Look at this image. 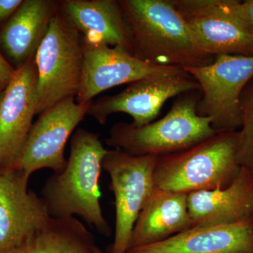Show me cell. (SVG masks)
I'll return each instance as SVG.
<instances>
[{
	"instance_id": "obj_1",
	"label": "cell",
	"mask_w": 253,
	"mask_h": 253,
	"mask_svg": "<svg viewBox=\"0 0 253 253\" xmlns=\"http://www.w3.org/2000/svg\"><path fill=\"white\" fill-rule=\"evenodd\" d=\"M107 152L98 134L83 128L76 131L66 168L50 176L42 188L41 197L50 217L79 216L101 235L111 236L100 204L99 185Z\"/></svg>"
},
{
	"instance_id": "obj_2",
	"label": "cell",
	"mask_w": 253,
	"mask_h": 253,
	"mask_svg": "<svg viewBox=\"0 0 253 253\" xmlns=\"http://www.w3.org/2000/svg\"><path fill=\"white\" fill-rule=\"evenodd\" d=\"M133 36L132 55L158 66H205L214 57L198 48L172 0H118Z\"/></svg>"
},
{
	"instance_id": "obj_3",
	"label": "cell",
	"mask_w": 253,
	"mask_h": 253,
	"mask_svg": "<svg viewBox=\"0 0 253 253\" xmlns=\"http://www.w3.org/2000/svg\"><path fill=\"white\" fill-rule=\"evenodd\" d=\"M200 96L199 90L179 95L164 117L146 126L116 123L106 144L131 156L161 157L199 144L218 133L211 126V118L198 115Z\"/></svg>"
},
{
	"instance_id": "obj_4",
	"label": "cell",
	"mask_w": 253,
	"mask_h": 253,
	"mask_svg": "<svg viewBox=\"0 0 253 253\" xmlns=\"http://www.w3.org/2000/svg\"><path fill=\"white\" fill-rule=\"evenodd\" d=\"M238 139L239 131L218 132L185 151L158 157L155 186L186 194L227 187L241 169Z\"/></svg>"
},
{
	"instance_id": "obj_5",
	"label": "cell",
	"mask_w": 253,
	"mask_h": 253,
	"mask_svg": "<svg viewBox=\"0 0 253 253\" xmlns=\"http://www.w3.org/2000/svg\"><path fill=\"white\" fill-rule=\"evenodd\" d=\"M38 84L37 115L68 98H76L83 72L80 33L60 10L35 55Z\"/></svg>"
},
{
	"instance_id": "obj_6",
	"label": "cell",
	"mask_w": 253,
	"mask_h": 253,
	"mask_svg": "<svg viewBox=\"0 0 253 253\" xmlns=\"http://www.w3.org/2000/svg\"><path fill=\"white\" fill-rule=\"evenodd\" d=\"M183 69L200 86L198 115L211 118L217 132L239 131L241 96L253 78V56L219 55L210 64Z\"/></svg>"
},
{
	"instance_id": "obj_7",
	"label": "cell",
	"mask_w": 253,
	"mask_h": 253,
	"mask_svg": "<svg viewBox=\"0 0 253 253\" xmlns=\"http://www.w3.org/2000/svg\"><path fill=\"white\" fill-rule=\"evenodd\" d=\"M158 157L131 156L118 149L108 150L102 168L109 174L115 196L116 225L109 253H126L133 228L155 187Z\"/></svg>"
},
{
	"instance_id": "obj_8",
	"label": "cell",
	"mask_w": 253,
	"mask_h": 253,
	"mask_svg": "<svg viewBox=\"0 0 253 253\" xmlns=\"http://www.w3.org/2000/svg\"><path fill=\"white\" fill-rule=\"evenodd\" d=\"M91 103L79 104L76 98H68L42 113L32 126L22 151L11 168L28 176L42 169H50L54 173L62 172L67 164L65 146L87 115Z\"/></svg>"
},
{
	"instance_id": "obj_9",
	"label": "cell",
	"mask_w": 253,
	"mask_h": 253,
	"mask_svg": "<svg viewBox=\"0 0 253 253\" xmlns=\"http://www.w3.org/2000/svg\"><path fill=\"white\" fill-rule=\"evenodd\" d=\"M198 90L199 83L186 72L151 76L130 83L117 94L92 101L87 114L105 125L111 115L124 113L132 118L133 126H144L155 121L168 100Z\"/></svg>"
},
{
	"instance_id": "obj_10",
	"label": "cell",
	"mask_w": 253,
	"mask_h": 253,
	"mask_svg": "<svg viewBox=\"0 0 253 253\" xmlns=\"http://www.w3.org/2000/svg\"><path fill=\"white\" fill-rule=\"evenodd\" d=\"M83 66L76 102L87 104L111 88L130 84L145 78L186 72L176 66L144 62L122 50L82 38Z\"/></svg>"
},
{
	"instance_id": "obj_11",
	"label": "cell",
	"mask_w": 253,
	"mask_h": 253,
	"mask_svg": "<svg viewBox=\"0 0 253 253\" xmlns=\"http://www.w3.org/2000/svg\"><path fill=\"white\" fill-rule=\"evenodd\" d=\"M203 53L253 56V37L226 11L222 0H172Z\"/></svg>"
},
{
	"instance_id": "obj_12",
	"label": "cell",
	"mask_w": 253,
	"mask_h": 253,
	"mask_svg": "<svg viewBox=\"0 0 253 253\" xmlns=\"http://www.w3.org/2000/svg\"><path fill=\"white\" fill-rule=\"evenodd\" d=\"M30 176L0 171V252L23 248L50 216L42 198L28 189Z\"/></svg>"
},
{
	"instance_id": "obj_13",
	"label": "cell",
	"mask_w": 253,
	"mask_h": 253,
	"mask_svg": "<svg viewBox=\"0 0 253 253\" xmlns=\"http://www.w3.org/2000/svg\"><path fill=\"white\" fill-rule=\"evenodd\" d=\"M37 84L34 56L16 68L0 103V171L12 168L27 140L37 115Z\"/></svg>"
},
{
	"instance_id": "obj_14",
	"label": "cell",
	"mask_w": 253,
	"mask_h": 253,
	"mask_svg": "<svg viewBox=\"0 0 253 253\" xmlns=\"http://www.w3.org/2000/svg\"><path fill=\"white\" fill-rule=\"evenodd\" d=\"M60 10L82 38L132 55V32L118 0H63Z\"/></svg>"
},
{
	"instance_id": "obj_15",
	"label": "cell",
	"mask_w": 253,
	"mask_h": 253,
	"mask_svg": "<svg viewBox=\"0 0 253 253\" xmlns=\"http://www.w3.org/2000/svg\"><path fill=\"white\" fill-rule=\"evenodd\" d=\"M187 205L193 228L226 225L253 219V174L241 167L230 185L191 193Z\"/></svg>"
},
{
	"instance_id": "obj_16",
	"label": "cell",
	"mask_w": 253,
	"mask_h": 253,
	"mask_svg": "<svg viewBox=\"0 0 253 253\" xmlns=\"http://www.w3.org/2000/svg\"><path fill=\"white\" fill-rule=\"evenodd\" d=\"M126 253H253V218L236 224L194 227Z\"/></svg>"
},
{
	"instance_id": "obj_17",
	"label": "cell",
	"mask_w": 253,
	"mask_h": 253,
	"mask_svg": "<svg viewBox=\"0 0 253 253\" xmlns=\"http://www.w3.org/2000/svg\"><path fill=\"white\" fill-rule=\"evenodd\" d=\"M187 196L155 186L133 228L129 249L156 244L192 229Z\"/></svg>"
},
{
	"instance_id": "obj_18",
	"label": "cell",
	"mask_w": 253,
	"mask_h": 253,
	"mask_svg": "<svg viewBox=\"0 0 253 253\" xmlns=\"http://www.w3.org/2000/svg\"><path fill=\"white\" fill-rule=\"evenodd\" d=\"M60 1L24 0L0 32V44L16 68L34 57Z\"/></svg>"
},
{
	"instance_id": "obj_19",
	"label": "cell",
	"mask_w": 253,
	"mask_h": 253,
	"mask_svg": "<svg viewBox=\"0 0 253 253\" xmlns=\"http://www.w3.org/2000/svg\"><path fill=\"white\" fill-rule=\"evenodd\" d=\"M23 248L25 253H104L76 217H50Z\"/></svg>"
},
{
	"instance_id": "obj_20",
	"label": "cell",
	"mask_w": 253,
	"mask_h": 253,
	"mask_svg": "<svg viewBox=\"0 0 253 253\" xmlns=\"http://www.w3.org/2000/svg\"><path fill=\"white\" fill-rule=\"evenodd\" d=\"M242 126L239 131L237 159L241 167L253 176V78L241 96Z\"/></svg>"
},
{
	"instance_id": "obj_21",
	"label": "cell",
	"mask_w": 253,
	"mask_h": 253,
	"mask_svg": "<svg viewBox=\"0 0 253 253\" xmlns=\"http://www.w3.org/2000/svg\"><path fill=\"white\" fill-rule=\"evenodd\" d=\"M228 12L237 18L253 37V0H222Z\"/></svg>"
},
{
	"instance_id": "obj_22",
	"label": "cell",
	"mask_w": 253,
	"mask_h": 253,
	"mask_svg": "<svg viewBox=\"0 0 253 253\" xmlns=\"http://www.w3.org/2000/svg\"><path fill=\"white\" fill-rule=\"evenodd\" d=\"M16 68L13 67L0 53V90L4 91L14 77Z\"/></svg>"
},
{
	"instance_id": "obj_23",
	"label": "cell",
	"mask_w": 253,
	"mask_h": 253,
	"mask_svg": "<svg viewBox=\"0 0 253 253\" xmlns=\"http://www.w3.org/2000/svg\"><path fill=\"white\" fill-rule=\"evenodd\" d=\"M23 1V0H0V24L9 19Z\"/></svg>"
},
{
	"instance_id": "obj_24",
	"label": "cell",
	"mask_w": 253,
	"mask_h": 253,
	"mask_svg": "<svg viewBox=\"0 0 253 253\" xmlns=\"http://www.w3.org/2000/svg\"><path fill=\"white\" fill-rule=\"evenodd\" d=\"M0 253H25L23 248H19V249L9 250V251H2Z\"/></svg>"
},
{
	"instance_id": "obj_25",
	"label": "cell",
	"mask_w": 253,
	"mask_h": 253,
	"mask_svg": "<svg viewBox=\"0 0 253 253\" xmlns=\"http://www.w3.org/2000/svg\"><path fill=\"white\" fill-rule=\"evenodd\" d=\"M4 91L0 90V103H1V99H2L3 95H4Z\"/></svg>"
}]
</instances>
